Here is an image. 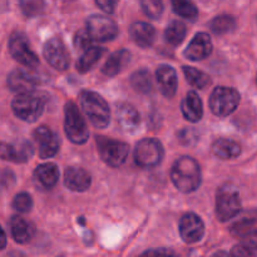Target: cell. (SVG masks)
<instances>
[{
    "label": "cell",
    "mask_w": 257,
    "mask_h": 257,
    "mask_svg": "<svg viewBox=\"0 0 257 257\" xmlns=\"http://www.w3.org/2000/svg\"><path fill=\"white\" fill-rule=\"evenodd\" d=\"M212 152L221 160H233L241 155V147L235 141L228 138H218L213 142Z\"/></svg>",
    "instance_id": "25"
},
{
    "label": "cell",
    "mask_w": 257,
    "mask_h": 257,
    "mask_svg": "<svg viewBox=\"0 0 257 257\" xmlns=\"http://www.w3.org/2000/svg\"><path fill=\"white\" fill-rule=\"evenodd\" d=\"M180 235L186 243H196L205 235V225L196 213L188 212L180 220Z\"/></svg>",
    "instance_id": "12"
},
{
    "label": "cell",
    "mask_w": 257,
    "mask_h": 257,
    "mask_svg": "<svg viewBox=\"0 0 257 257\" xmlns=\"http://www.w3.org/2000/svg\"><path fill=\"white\" fill-rule=\"evenodd\" d=\"M255 218H243V220L238 221V222H236L231 227V232H232V235L241 238L245 235H247V233H250L251 231L255 230Z\"/></svg>",
    "instance_id": "34"
},
{
    "label": "cell",
    "mask_w": 257,
    "mask_h": 257,
    "mask_svg": "<svg viewBox=\"0 0 257 257\" xmlns=\"http://www.w3.org/2000/svg\"><path fill=\"white\" fill-rule=\"evenodd\" d=\"M187 34V28L180 20H175L167 27L165 32V39L172 47H178L185 40Z\"/></svg>",
    "instance_id": "28"
},
{
    "label": "cell",
    "mask_w": 257,
    "mask_h": 257,
    "mask_svg": "<svg viewBox=\"0 0 257 257\" xmlns=\"http://www.w3.org/2000/svg\"><path fill=\"white\" fill-rule=\"evenodd\" d=\"M38 85V78L24 69H14L8 75V87L18 94L32 93Z\"/></svg>",
    "instance_id": "16"
},
{
    "label": "cell",
    "mask_w": 257,
    "mask_h": 257,
    "mask_svg": "<svg viewBox=\"0 0 257 257\" xmlns=\"http://www.w3.org/2000/svg\"><path fill=\"white\" fill-rule=\"evenodd\" d=\"M43 54L47 62L57 70H67L69 67L70 57L64 43L59 38H52L43 48Z\"/></svg>",
    "instance_id": "11"
},
{
    "label": "cell",
    "mask_w": 257,
    "mask_h": 257,
    "mask_svg": "<svg viewBox=\"0 0 257 257\" xmlns=\"http://www.w3.org/2000/svg\"><path fill=\"white\" fill-rule=\"evenodd\" d=\"M19 5L27 17H37L42 14L45 8L44 0H19Z\"/></svg>",
    "instance_id": "33"
},
{
    "label": "cell",
    "mask_w": 257,
    "mask_h": 257,
    "mask_svg": "<svg viewBox=\"0 0 257 257\" xmlns=\"http://www.w3.org/2000/svg\"><path fill=\"white\" fill-rule=\"evenodd\" d=\"M138 257H178L175 251L170 248H152L141 253Z\"/></svg>",
    "instance_id": "38"
},
{
    "label": "cell",
    "mask_w": 257,
    "mask_h": 257,
    "mask_svg": "<svg viewBox=\"0 0 257 257\" xmlns=\"http://www.w3.org/2000/svg\"><path fill=\"white\" fill-rule=\"evenodd\" d=\"M38 148H39V156L43 160L54 157L59 151V140L57 135L47 125H40L33 133Z\"/></svg>",
    "instance_id": "13"
},
{
    "label": "cell",
    "mask_w": 257,
    "mask_h": 257,
    "mask_svg": "<svg viewBox=\"0 0 257 257\" xmlns=\"http://www.w3.org/2000/svg\"><path fill=\"white\" fill-rule=\"evenodd\" d=\"M115 115H117L118 124L125 133L136 132V130L140 127V113L130 103H118L115 107Z\"/></svg>",
    "instance_id": "17"
},
{
    "label": "cell",
    "mask_w": 257,
    "mask_h": 257,
    "mask_svg": "<svg viewBox=\"0 0 257 257\" xmlns=\"http://www.w3.org/2000/svg\"><path fill=\"white\" fill-rule=\"evenodd\" d=\"M34 155V148L32 143L20 142L17 145H9V143H0V160L9 161L14 163H24L32 158Z\"/></svg>",
    "instance_id": "14"
},
{
    "label": "cell",
    "mask_w": 257,
    "mask_h": 257,
    "mask_svg": "<svg viewBox=\"0 0 257 257\" xmlns=\"http://www.w3.org/2000/svg\"><path fill=\"white\" fill-rule=\"evenodd\" d=\"M181 109L186 120L191 123L200 122L203 115V105L197 93L188 92L181 103Z\"/></svg>",
    "instance_id": "21"
},
{
    "label": "cell",
    "mask_w": 257,
    "mask_h": 257,
    "mask_svg": "<svg viewBox=\"0 0 257 257\" xmlns=\"http://www.w3.org/2000/svg\"><path fill=\"white\" fill-rule=\"evenodd\" d=\"M9 53L17 62L28 68H35L39 64L37 54L30 49L29 42L23 33H14L9 40Z\"/></svg>",
    "instance_id": "10"
},
{
    "label": "cell",
    "mask_w": 257,
    "mask_h": 257,
    "mask_svg": "<svg viewBox=\"0 0 257 257\" xmlns=\"http://www.w3.org/2000/svg\"><path fill=\"white\" fill-rule=\"evenodd\" d=\"M79 99L83 110L94 127L105 128L109 124V105L102 95L92 90H83L79 95Z\"/></svg>",
    "instance_id": "2"
},
{
    "label": "cell",
    "mask_w": 257,
    "mask_h": 257,
    "mask_svg": "<svg viewBox=\"0 0 257 257\" xmlns=\"http://www.w3.org/2000/svg\"><path fill=\"white\" fill-rule=\"evenodd\" d=\"M92 178L85 170L79 167H68L64 173V186L74 192H84L90 187Z\"/></svg>",
    "instance_id": "18"
},
{
    "label": "cell",
    "mask_w": 257,
    "mask_h": 257,
    "mask_svg": "<svg viewBox=\"0 0 257 257\" xmlns=\"http://www.w3.org/2000/svg\"><path fill=\"white\" fill-rule=\"evenodd\" d=\"M94 40L92 39V37L89 35V33L87 32V29H82L79 32H77L74 37V45L77 49L80 50H87L88 48H90L93 45Z\"/></svg>",
    "instance_id": "36"
},
{
    "label": "cell",
    "mask_w": 257,
    "mask_h": 257,
    "mask_svg": "<svg viewBox=\"0 0 257 257\" xmlns=\"http://www.w3.org/2000/svg\"><path fill=\"white\" fill-rule=\"evenodd\" d=\"M131 53L127 49H120L114 52L113 54L109 55L107 62L104 63L102 68L103 74L107 77H115L122 72L123 68L130 63Z\"/></svg>",
    "instance_id": "24"
},
{
    "label": "cell",
    "mask_w": 257,
    "mask_h": 257,
    "mask_svg": "<svg viewBox=\"0 0 257 257\" xmlns=\"http://www.w3.org/2000/svg\"><path fill=\"white\" fill-rule=\"evenodd\" d=\"M131 85L133 89L141 94H148L152 92V75L147 69H140L131 75Z\"/></svg>",
    "instance_id": "27"
},
{
    "label": "cell",
    "mask_w": 257,
    "mask_h": 257,
    "mask_svg": "<svg viewBox=\"0 0 257 257\" xmlns=\"http://www.w3.org/2000/svg\"><path fill=\"white\" fill-rule=\"evenodd\" d=\"M34 178L43 188L49 190V188L54 187L59 180V168L55 163H43V165L38 166L35 170Z\"/></svg>",
    "instance_id": "23"
},
{
    "label": "cell",
    "mask_w": 257,
    "mask_h": 257,
    "mask_svg": "<svg viewBox=\"0 0 257 257\" xmlns=\"http://www.w3.org/2000/svg\"><path fill=\"white\" fill-rule=\"evenodd\" d=\"M156 78H157L158 85L162 92V94L167 98H172L177 92V73L171 65L162 64L157 68L156 72Z\"/></svg>",
    "instance_id": "19"
},
{
    "label": "cell",
    "mask_w": 257,
    "mask_h": 257,
    "mask_svg": "<svg viewBox=\"0 0 257 257\" xmlns=\"http://www.w3.org/2000/svg\"><path fill=\"white\" fill-rule=\"evenodd\" d=\"M163 158L162 143L155 138H145L137 143L135 150V161L145 168L160 165Z\"/></svg>",
    "instance_id": "8"
},
{
    "label": "cell",
    "mask_w": 257,
    "mask_h": 257,
    "mask_svg": "<svg viewBox=\"0 0 257 257\" xmlns=\"http://www.w3.org/2000/svg\"><path fill=\"white\" fill-rule=\"evenodd\" d=\"M64 131L68 140L74 145H84L89 138L87 123L73 102H68L64 107Z\"/></svg>",
    "instance_id": "3"
},
{
    "label": "cell",
    "mask_w": 257,
    "mask_h": 257,
    "mask_svg": "<svg viewBox=\"0 0 257 257\" xmlns=\"http://www.w3.org/2000/svg\"><path fill=\"white\" fill-rule=\"evenodd\" d=\"M130 34L133 42L141 48L152 47L156 42V37H157L155 28L148 24V23L143 22H137L132 24L130 29Z\"/></svg>",
    "instance_id": "20"
},
{
    "label": "cell",
    "mask_w": 257,
    "mask_h": 257,
    "mask_svg": "<svg viewBox=\"0 0 257 257\" xmlns=\"http://www.w3.org/2000/svg\"><path fill=\"white\" fill-rule=\"evenodd\" d=\"M87 32L94 42H109L118 35V27L114 20L105 15H92L87 20Z\"/></svg>",
    "instance_id": "9"
},
{
    "label": "cell",
    "mask_w": 257,
    "mask_h": 257,
    "mask_svg": "<svg viewBox=\"0 0 257 257\" xmlns=\"http://www.w3.org/2000/svg\"><path fill=\"white\" fill-rule=\"evenodd\" d=\"M13 207L18 211V212H29L33 207V200L32 196L27 192H20L13 200Z\"/></svg>",
    "instance_id": "35"
},
{
    "label": "cell",
    "mask_w": 257,
    "mask_h": 257,
    "mask_svg": "<svg viewBox=\"0 0 257 257\" xmlns=\"http://www.w3.org/2000/svg\"><path fill=\"white\" fill-rule=\"evenodd\" d=\"M45 102L39 95L27 93V94H18L12 102V109L19 119L24 122L33 123L39 119L44 110Z\"/></svg>",
    "instance_id": "4"
},
{
    "label": "cell",
    "mask_w": 257,
    "mask_h": 257,
    "mask_svg": "<svg viewBox=\"0 0 257 257\" xmlns=\"http://www.w3.org/2000/svg\"><path fill=\"white\" fill-rule=\"evenodd\" d=\"M95 3H97V5L103 10V12L110 14V13L114 12L115 8H117L118 0H95Z\"/></svg>",
    "instance_id": "40"
},
{
    "label": "cell",
    "mask_w": 257,
    "mask_h": 257,
    "mask_svg": "<svg viewBox=\"0 0 257 257\" xmlns=\"http://www.w3.org/2000/svg\"><path fill=\"white\" fill-rule=\"evenodd\" d=\"M5 246H7V236H5L4 230L0 226V251L4 250Z\"/></svg>",
    "instance_id": "41"
},
{
    "label": "cell",
    "mask_w": 257,
    "mask_h": 257,
    "mask_svg": "<svg viewBox=\"0 0 257 257\" xmlns=\"http://www.w3.org/2000/svg\"><path fill=\"white\" fill-rule=\"evenodd\" d=\"M241 211V201L238 191L232 186H223L218 190L216 197V216L220 221L226 222Z\"/></svg>",
    "instance_id": "7"
},
{
    "label": "cell",
    "mask_w": 257,
    "mask_h": 257,
    "mask_svg": "<svg viewBox=\"0 0 257 257\" xmlns=\"http://www.w3.org/2000/svg\"><path fill=\"white\" fill-rule=\"evenodd\" d=\"M183 74L187 79L188 84L196 89H205L211 84V78L206 73L192 67H183Z\"/></svg>",
    "instance_id": "29"
},
{
    "label": "cell",
    "mask_w": 257,
    "mask_h": 257,
    "mask_svg": "<svg viewBox=\"0 0 257 257\" xmlns=\"http://www.w3.org/2000/svg\"><path fill=\"white\" fill-rule=\"evenodd\" d=\"M210 27L215 34L225 35L235 30L236 20L233 19V17H231V15H218V17H216L215 19L211 22Z\"/></svg>",
    "instance_id": "31"
},
{
    "label": "cell",
    "mask_w": 257,
    "mask_h": 257,
    "mask_svg": "<svg viewBox=\"0 0 257 257\" xmlns=\"http://www.w3.org/2000/svg\"><path fill=\"white\" fill-rule=\"evenodd\" d=\"M173 12L188 20H195L198 15L197 7L192 0H171Z\"/></svg>",
    "instance_id": "30"
},
{
    "label": "cell",
    "mask_w": 257,
    "mask_h": 257,
    "mask_svg": "<svg viewBox=\"0 0 257 257\" xmlns=\"http://www.w3.org/2000/svg\"><path fill=\"white\" fill-rule=\"evenodd\" d=\"M10 232L13 238L18 243H28L35 233V227L32 222L22 216H14L10 220Z\"/></svg>",
    "instance_id": "22"
},
{
    "label": "cell",
    "mask_w": 257,
    "mask_h": 257,
    "mask_svg": "<svg viewBox=\"0 0 257 257\" xmlns=\"http://www.w3.org/2000/svg\"><path fill=\"white\" fill-rule=\"evenodd\" d=\"M241 95L235 88L217 87L213 89L208 104L212 113L217 117H227L237 109Z\"/></svg>",
    "instance_id": "5"
},
{
    "label": "cell",
    "mask_w": 257,
    "mask_h": 257,
    "mask_svg": "<svg viewBox=\"0 0 257 257\" xmlns=\"http://www.w3.org/2000/svg\"><path fill=\"white\" fill-rule=\"evenodd\" d=\"M212 257H255L245 246H235L231 252H226V251H218V252L213 253Z\"/></svg>",
    "instance_id": "37"
},
{
    "label": "cell",
    "mask_w": 257,
    "mask_h": 257,
    "mask_svg": "<svg viewBox=\"0 0 257 257\" xmlns=\"http://www.w3.org/2000/svg\"><path fill=\"white\" fill-rule=\"evenodd\" d=\"M98 153L100 158L110 167H119L125 162L130 153V146L120 141L107 137H97Z\"/></svg>",
    "instance_id": "6"
},
{
    "label": "cell",
    "mask_w": 257,
    "mask_h": 257,
    "mask_svg": "<svg viewBox=\"0 0 257 257\" xmlns=\"http://www.w3.org/2000/svg\"><path fill=\"white\" fill-rule=\"evenodd\" d=\"M171 178L178 191L183 193L195 192L201 185V168L197 161L183 156L175 161L171 170Z\"/></svg>",
    "instance_id": "1"
},
{
    "label": "cell",
    "mask_w": 257,
    "mask_h": 257,
    "mask_svg": "<svg viewBox=\"0 0 257 257\" xmlns=\"http://www.w3.org/2000/svg\"><path fill=\"white\" fill-rule=\"evenodd\" d=\"M105 53V49L102 47H97V45H92L84 50L82 57L78 59L77 62V70L79 73H87L97 64L98 60L102 58V55Z\"/></svg>",
    "instance_id": "26"
},
{
    "label": "cell",
    "mask_w": 257,
    "mask_h": 257,
    "mask_svg": "<svg viewBox=\"0 0 257 257\" xmlns=\"http://www.w3.org/2000/svg\"><path fill=\"white\" fill-rule=\"evenodd\" d=\"M242 240V246L247 247L248 250H257V230L251 231L250 233L241 237Z\"/></svg>",
    "instance_id": "39"
},
{
    "label": "cell",
    "mask_w": 257,
    "mask_h": 257,
    "mask_svg": "<svg viewBox=\"0 0 257 257\" xmlns=\"http://www.w3.org/2000/svg\"><path fill=\"white\" fill-rule=\"evenodd\" d=\"M211 53H212V40L210 35L207 33H198L191 40L183 55L188 60L200 62V60L206 59Z\"/></svg>",
    "instance_id": "15"
},
{
    "label": "cell",
    "mask_w": 257,
    "mask_h": 257,
    "mask_svg": "<svg viewBox=\"0 0 257 257\" xmlns=\"http://www.w3.org/2000/svg\"><path fill=\"white\" fill-rule=\"evenodd\" d=\"M142 10L145 14L151 19H160L161 15L163 14V0H140Z\"/></svg>",
    "instance_id": "32"
}]
</instances>
